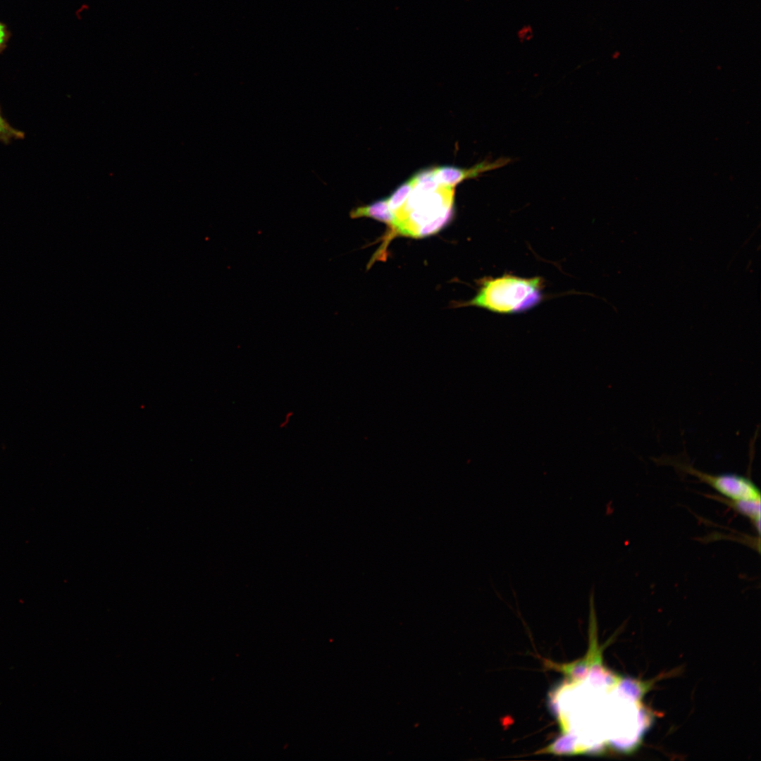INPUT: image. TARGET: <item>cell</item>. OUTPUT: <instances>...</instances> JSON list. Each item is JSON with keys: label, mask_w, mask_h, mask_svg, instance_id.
Returning a JSON list of instances; mask_svg holds the SVG:
<instances>
[{"label": "cell", "mask_w": 761, "mask_h": 761, "mask_svg": "<svg viewBox=\"0 0 761 761\" xmlns=\"http://www.w3.org/2000/svg\"><path fill=\"white\" fill-rule=\"evenodd\" d=\"M24 137V133L12 127L3 117L0 110V141L7 144L13 140Z\"/></svg>", "instance_id": "cell-8"}, {"label": "cell", "mask_w": 761, "mask_h": 761, "mask_svg": "<svg viewBox=\"0 0 761 761\" xmlns=\"http://www.w3.org/2000/svg\"><path fill=\"white\" fill-rule=\"evenodd\" d=\"M679 467L710 485L731 501L760 500V489L747 477L732 473L710 474L688 464H680Z\"/></svg>", "instance_id": "cell-3"}, {"label": "cell", "mask_w": 761, "mask_h": 761, "mask_svg": "<svg viewBox=\"0 0 761 761\" xmlns=\"http://www.w3.org/2000/svg\"><path fill=\"white\" fill-rule=\"evenodd\" d=\"M510 161L507 158H500L493 161H483L469 168L453 166L433 167L434 177L439 185L454 188L466 179L474 178L484 172L503 167Z\"/></svg>", "instance_id": "cell-4"}, {"label": "cell", "mask_w": 761, "mask_h": 761, "mask_svg": "<svg viewBox=\"0 0 761 761\" xmlns=\"http://www.w3.org/2000/svg\"><path fill=\"white\" fill-rule=\"evenodd\" d=\"M414 186L412 177L401 184L387 199L388 206L393 214L399 210L406 202Z\"/></svg>", "instance_id": "cell-7"}, {"label": "cell", "mask_w": 761, "mask_h": 761, "mask_svg": "<svg viewBox=\"0 0 761 761\" xmlns=\"http://www.w3.org/2000/svg\"><path fill=\"white\" fill-rule=\"evenodd\" d=\"M543 282L540 277L521 278L505 274L480 281L477 294L462 306L483 308L497 314L527 311L543 299Z\"/></svg>", "instance_id": "cell-2"}, {"label": "cell", "mask_w": 761, "mask_h": 761, "mask_svg": "<svg viewBox=\"0 0 761 761\" xmlns=\"http://www.w3.org/2000/svg\"><path fill=\"white\" fill-rule=\"evenodd\" d=\"M6 37V29L3 24L0 23V48L4 44Z\"/></svg>", "instance_id": "cell-10"}, {"label": "cell", "mask_w": 761, "mask_h": 761, "mask_svg": "<svg viewBox=\"0 0 761 761\" xmlns=\"http://www.w3.org/2000/svg\"><path fill=\"white\" fill-rule=\"evenodd\" d=\"M293 415H294V413L292 411H289V412H286L285 414L284 415L283 419L281 420L280 423H279L280 428H286L288 426V424L290 423Z\"/></svg>", "instance_id": "cell-9"}, {"label": "cell", "mask_w": 761, "mask_h": 761, "mask_svg": "<svg viewBox=\"0 0 761 761\" xmlns=\"http://www.w3.org/2000/svg\"><path fill=\"white\" fill-rule=\"evenodd\" d=\"M413 188L404 205L394 213L395 223L385 242L395 236L422 238L435 234L454 215V190L439 185L433 168L412 176Z\"/></svg>", "instance_id": "cell-1"}, {"label": "cell", "mask_w": 761, "mask_h": 761, "mask_svg": "<svg viewBox=\"0 0 761 761\" xmlns=\"http://www.w3.org/2000/svg\"><path fill=\"white\" fill-rule=\"evenodd\" d=\"M731 506L738 513L749 518L760 532V500L731 501Z\"/></svg>", "instance_id": "cell-6"}, {"label": "cell", "mask_w": 761, "mask_h": 761, "mask_svg": "<svg viewBox=\"0 0 761 761\" xmlns=\"http://www.w3.org/2000/svg\"><path fill=\"white\" fill-rule=\"evenodd\" d=\"M349 216L352 218H371L388 225L390 230L393 227L395 221V215L390 210L386 198L368 205L357 207L350 211Z\"/></svg>", "instance_id": "cell-5"}]
</instances>
